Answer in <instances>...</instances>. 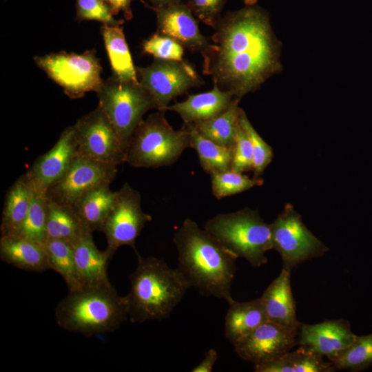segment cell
Returning a JSON list of instances; mask_svg holds the SVG:
<instances>
[{"mask_svg":"<svg viewBox=\"0 0 372 372\" xmlns=\"http://www.w3.org/2000/svg\"><path fill=\"white\" fill-rule=\"evenodd\" d=\"M214 28L201 55L203 74L220 89L241 99L281 70L280 43L261 7L249 4L228 12Z\"/></svg>","mask_w":372,"mask_h":372,"instance_id":"obj_1","label":"cell"},{"mask_svg":"<svg viewBox=\"0 0 372 372\" xmlns=\"http://www.w3.org/2000/svg\"><path fill=\"white\" fill-rule=\"evenodd\" d=\"M44 246L50 269L61 276L68 291L81 289L76 277L73 245L63 240L48 239Z\"/></svg>","mask_w":372,"mask_h":372,"instance_id":"obj_30","label":"cell"},{"mask_svg":"<svg viewBox=\"0 0 372 372\" xmlns=\"http://www.w3.org/2000/svg\"><path fill=\"white\" fill-rule=\"evenodd\" d=\"M0 258L25 271L43 272L50 269L44 245L19 236H1Z\"/></svg>","mask_w":372,"mask_h":372,"instance_id":"obj_21","label":"cell"},{"mask_svg":"<svg viewBox=\"0 0 372 372\" xmlns=\"http://www.w3.org/2000/svg\"><path fill=\"white\" fill-rule=\"evenodd\" d=\"M204 229L238 258L255 267L267 262L265 253L273 249L270 225L257 209L246 207L220 214L208 220Z\"/></svg>","mask_w":372,"mask_h":372,"instance_id":"obj_6","label":"cell"},{"mask_svg":"<svg viewBox=\"0 0 372 372\" xmlns=\"http://www.w3.org/2000/svg\"><path fill=\"white\" fill-rule=\"evenodd\" d=\"M48 207V198L46 193L37 191L32 187V198L29 211L22 225L13 236H19L44 245L46 241Z\"/></svg>","mask_w":372,"mask_h":372,"instance_id":"obj_31","label":"cell"},{"mask_svg":"<svg viewBox=\"0 0 372 372\" xmlns=\"http://www.w3.org/2000/svg\"><path fill=\"white\" fill-rule=\"evenodd\" d=\"M235 98L230 92L223 90L214 84L210 91L189 95L185 101L169 105L166 110L178 113L185 123H194L219 116Z\"/></svg>","mask_w":372,"mask_h":372,"instance_id":"obj_20","label":"cell"},{"mask_svg":"<svg viewBox=\"0 0 372 372\" xmlns=\"http://www.w3.org/2000/svg\"><path fill=\"white\" fill-rule=\"evenodd\" d=\"M146 1H147L152 5V6H149L145 4L146 6L151 7V8H158L167 7V6H170L178 4V3H184L183 2L184 0H146Z\"/></svg>","mask_w":372,"mask_h":372,"instance_id":"obj_41","label":"cell"},{"mask_svg":"<svg viewBox=\"0 0 372 372\" xmlns=\"http://www.w3.org/2000/svg\"><path fill=\"white\" fill-rule=\"evenodd\" d=\"M54 315L59 327L85 336L113 332L128 318L125 297L111 283L69 291Z\"/></svg>","mask_w":372,"mask_h":372,"instance_id":"obj_4","label":"cell"},{"mask_svg":"<svg viewBox=\"0 0 372 372\" xmlns=\"http://www.w3.org/2000/svg\"><path fill=\"white\" fill-rule=\"evenodd\" d=\"M240 99L235 98L229 107L219 116L192 123L207 138L224 146H234L238 124Z\"/></svg>","mask_w":372,"mask_h":372,"instance_id":"obj_29","label":"cell"},{"mask_svg":"<svg viewBox=\"0 0 372 372\" xmlns=\"http://www.w3.org/2000/svg\"><path fill=\"white\" fill-rule=\"evenodd\" d=\"M211 180L212 194L218 199L261 186L264 183L261 177L250 178L231 169L211 174Z\"/></svg>","mask_w":372,"mask_h":372,"instance_id":"obj_33","label":"cell"},{"mask_svg":"<svg viewBox=\"0 0 372 372\" xmlns=\"http://www.w3.org/2000/svg\"><path fill=\"white\" fill-rule=\"evenodd\" d=\"M273 249L282 260L283 267L289 270L299 264L323 256L329 248L302 220L293 206L288 203L276 220L270 224Z\"/></svg>","mask_w":372,"mask_h":372,"instance_id":"obj_9","label":"cell"},{"mask_svg":"<svg viewBox=\"0 0 372 372\" xmlns=\"http://www.w3.org/2000/svg\"><path fill=\"white\" fill-rule=\"evenodd\" d=\"M103 1L108 2L109 0H103Z\"/></svg>","mask_w":372,"mask_h":372,"instance_id":"obj_42","label":"cell"},{"mask_svg":"<svg viewBox=\"0 0 372 372\" xmlns=\"http://www.w3.org/2000/svg\"><path fill=\"white\" fill-rule=\"evenodd\" d=\"M336 369L329 360L303 346L267 362L254 365L256 372H332Z\"/></svg>","mask_w":372,"mask_h":372,"instance_id":"obj_25","label":"cell"},{"mask_svg":"<svg viewBox=\"0 0 372 372\" xmlns=\"http://www.w3.org/2000/svg\"><path fill=\"white\" fill-rule=\"evenodd\" d=\"M218 360V353L214 348L205 353L203 360L194 369L192 372H211Z\"/></svg>","mask_w":372,"mask_h":372,"instance_id":"obj_39","label":"cell"},{"mask_svg":"<svg viewBox=\"0 0 372 372\" xmlns=\"http://www.w3.org/2000/svg\"><path fill=\"white\" fill-rule=\"evenodd\" d=\"M96 92L99 105L111 121L126 151L144 114L156 109L152 97L138 81L124 80L114 75L103 80Z\"/></svg>","mask_w":372,"mask_h":372,"instance_id":"obj_7","label":"cell"},{"mask_svg":"<svg viewBox=\"0 0 372 372\" xmlns=\"http://www.w3.org/2000/svg\"><path fill=\"white\" fill-rule=\"evenodd\" d=\"M103 184L83 194L72 208L87 229L92 233L100 231L116 198L117 191Z\"/></svg>","mask_w":372,"mask_h":372,"instance_id":"obj_24","label":"cell"},{"mask_svg":"<svg viewBox=\"0 0 372 372\" xmlns=\"http://www.w3.org/2000/svg\"><path fill=\"white\" fill-rule=\"evenodd\" d=\"M152 219V216L142 209L138 191L125 183L117 191L115 202L101 229L105 235L107 247L105 250L110 258L123 245L130 246L136 256H140L136 240L145 225Z\"/></svg>","mask_w":372,"mask_h":372,"instance_id":"obj_10","label":"cell"},{"mask_svg":"<svg viewBox=\"0 0 372 372\" xmlns=\"http://www.w3.org/2000/svg\"><path fill=\"white\" fill-rule=\"evenodd\" d=\"M226 0H184L197 19L214 28L220 18Z\"/></svg>","mask_w":372,"mask_h":372,"instance_id":"obj_38","label":"cell"},{"mask_svg":"<svg viewBox=\"0 0 372 372\" xmlns=\"http://www.w3.org/2000/svg\"><path fill=\"white\" fill-rule=\"evenodd\" d=\"M260 298L268 320L299 329L301 322L296 316V305L291 287V270L282 268Z\"/></svg>","mask_w":372,"mask_h":372,"instance_id":"obj_19","label":"cell"},{"mask_svg":"<svg viewBox=\"0 0 372 372\" xmlns=\"http://www.w3.org/2000/svg\"><path fill=\"white\" fill-rule=\"evenodd\" d=\"M136 70L138 81L149 93L158 111H165L173 99L189 89L204 84L194 68L183 60L154 58L149 65Z\"/></svg>","mask_w":372,"mask_h":372,"instance_id":"obj_11","label":"cell"},{"mask_svg":"<svg viewBox=\"0 0 372 372\" xmlns=\"http://www.w3.org/2000/svg\"><path fill=\"white\" fill-rule=\"evenodd\" d=\"M356 337L349 321L344 319L324 320L314 324L301 323L298 345L329 360L349 347Z\"/></svg>","mask_w":372,"mask_h":372,"instance_id":"obj_17","label":"cell"},{"mask_svg":"<svg viewBox=\"0 0 372 372\" xmlns=\"http://www.w3.org/2000/svg\"><path fill=\"white\" fill-rule=\"evenodd\" d=\"M137 258L125 296L128 318L132 323L167 318L191 286L178 268L169 267L163 260Z\"/></svg>","mask_w":372,"mask_h":372,"instance_id":"obj_3","label":"cell"},{"mask_svg":"<svg viewBox=\"0 0 372 372\" xmlns=\"http://www.w3.org/2000/svg\"><path fill=\"white\" fill-rule=\"evenodd\" d=\"M87 231L72 207L48 199L46 240H60L73 245Z\"/></svg>","mask_w":372,"mask_h":372,"instance_id":"obj_27","label":"cell"},{"mask_svg":"<svg viewBox=\"0 0 372 372\" xmlns=\"http://www.w3.org/2000/svg\"><path fill=\"white\" fill-rule=\"evenodd\" d=\"M238 121L251 143L254 178H260L273 159V149L257 132L241 108Z\"/></svg>","mask_w":372,"mask_h":372,"instance_id":"obj_34","label":"cell"},{"mask_svg":"<svg viewBox=\"0 0 372 372\" xmlns=\"http://www.w3.org/2000/svg\"><path fill=\"white\" fill-rule=\"evenodd\" d=\"M228 304L225 335L232 344L268 320L261 298L242 302L234 300Z\"/></svg>","mask_w":372,"mask_h":372,"instance_id":"obj_22","label":"cell"},{"mask_svg":"<svg viewBox=\"0 0 372 372\" xmlns=\"http://www.w3.org/2000/svg\"><path fill=\"white\" fill-rule=\"evenodd\" d=\"M155 12L157 32L169 36L184 48L202 54L210 43L199 29L196 17L184 3L164 8H151Z\"/></svg>","mask_w":372,"mask_h":372,"instance_id":"obj_16","label":"cell"},{"mask_svg":"<svg viewBox=\"0 0 372 372\" xmlns=\"http://www.w3.org/2000/svg\"><path fill=\"white\" fill-rule=\"evenodd\" d=\"M299 329L267 320L234 344L236 353L254 365L273 360L298 345Z\"/></svg>","mask_w":372,"mask_h":372,"instance_id":"obj_14","label":"cell"},{"mask_svg":"<svg viewBox=\"0 0 372 372\" xmlns=\"http://www.w3.org/2000/svg\"><path fill=\"white\" fill-rule=\"evenodd\" d=\"M178 269L203 296L232 302L231 284L238 258L214 236L190 218H185L173 236Z\"/></svg>","mask_w":372,"mask_h":372,"instance_id":"obj_2","label":"cell"},{"mask_svg":"<svg viewBox=\"0 0 372 372\" xmlns=\"http://www.w3.org/2000/svg\"><path fill=\"white\" fill-rule=\"evenodd\" d=\"M121 25L122 24H103L101 27L102 37L113 75L124 80L138 81Z\"/></svg>","mask_w":372,"mask_h":372,"instance_id":"obj_26","label":"cell"},{"mask_svg":"<svg viewBox=\"0 0 372 372\" xmlns=\"http://www.w3.org/2000/svg\"><path fill=\"white\" fill-rule=\"evenodd\" d=\"M231 169L240 173L253 170L251 143L239 121L236 133Z\"/></svg>","mask_w":372,"mask_h":372,"instance_id":"obj_37","label":"cell"},{"mask_svg":"<svg viewBox=\"0 0 372 372\" xmlns=\"http://www.w3.org/2000/svg\"><path fill=\"white\" fill-rule=\"evenodd\" d=\"M117 166L77 154L65 174L48 188L46 196L56 203L72 207L87 191L110 184L116 176Z\"/></svg>","mask_w":372,"mask_h":372,"instance_id":"obj_13","label":"cell"},{"mask_svg":"<svg viewBox=\"0 0 372 372\" xmlns=\"http://www.w3.org/2000/svg\"><path fill=\"white\" fill-rule=\"evenodd\" d=\"M76 156L77 142L72 125L61 132L52 148L39 156L25 174L35 190L46 193L65 174Z\"/></svg>","mask_w":372,"mask_h":372,"instance_id":"obj_15","label":"cell"},{"mask_svg":"<svg viewBox=\"0 0 372 372\" xmlns=\"http://www.w3.org/2000/svg\"><path fill=\"white\" fill-rule=\"evenodd\" d=\"M36 64L71 99L99 88L102 67L94 51L59 52L34 57Z\"/></svg>","mask_w":372,"mask_h":372,"instance_id":"obj_8","label":"cell"},{"mask_svg":"<svg viewBox=\"0 0 372 372\" xmlns=\"http://www.w3.org/2000/svg\"><path fill=\"white\" fill-rule=\"evenodd\" d=\"M133 0H109L108 5L110 7L113 15L123 12L125 19L130 20L132 18L131 3Z\"/></svg>","mask_w":372,"mask_h":372,"instance_id":"obj_40","label":"cell"},{"mask_svg":"<svg viewBox=\"0 0 372 372\" xmlns=\"http://www.w3.org/2000/svg\"><path fill=\"white\" fill-rule=\"evenodd\" d=\"M189 132L190 147L198 153L203 170L211 175L231 169L234 145H219L203 136L192 123H185Z\"/></svg>","mask_w":372,"mask_h":372,"instance_id":"obj_28","label":"cell"},{"mask_svg":"<svg viewBox=\"0 0 372 372\" xmlns=\"http://www.w3.org/2000/svg\"><path fill=\"white\" fill-rule=\"evenodd\" d=\"M190 147L185 124L175 130L163 112L150 114L134 132L126 148L125 163L135 167L158 168L174 163Z\"/></svg>","mask_w":372,"mask_h":372,"instance_id":"obj_5","label":"cell"},{"mask_svg":"<svg viewBox=\"0 0 372 372\" xmlns=\"http://www.w3.org/2000/svg\"><path fill=\"white\" fill-rule=\"evenodd\" d=\"M77 154L101 163H125V149L111 121L98 106L74 125Z\"/></svg>","mask_w":372,"mask_h":372,"instance_id":"obj_12","label":"cell"},{"mask_svg":"<svg viewBox=\"0 0 372 372\" xmlns=\"http://www.w3.org/2000/svg\"><path fill=\"white\" fill-rule=\"evenodd\" d=\"M335 369L358 371L372 365V333L356 337L347 349L329 360Z\"/></svg>","mask_w":372,"mask_h":372,"instance_id":"obj_32","label":"cell"},{"mask_svg":"<svg viewBox=\"0 0 372 372\" xmlns=\"http://www.w3.org/2000/svg\"><path fill=\"white\" fill-rule=\"evenodd\" d=\"M144 53L156 59L183 61L184 47L174 39L156 32L142 44Z\"/></svg>","mask_w":372,"mask_h":372,"instance_id":"obj_35","label":"cell"},{"mask_svg":"<svg viewBox=\"0 0 372 372\" xmlns=\"http://www.w3.org/2000/svg\"><path fill=\"white\" fill-rule=\"evenodd\" d=\"M73 250L76 277L81 288L110 283L107 265L111 258L105 250L101 251L95 245L92 232H86L73 245Z\"/></svg>","mask_w":372,"mask_h":372,"instance_id":"obj_18","label":"cell"},{"mask_svg":"<svg viewBox=\"0 0 372 372\" xmlns=\"http://www.w3.org/2000/svg\"><path fill=\"white\" fill-rule=\"evenodd\" d=\"M76 16L79 20L97 21L103 24H123L116 20L108 3L103 0H76Z\"/></svg>","mask_w":372,"mask_h":372,"instance_id":"obj_36","label":"cell"},{"mask_svg":"<svg viewBox=\"0 0 372 372\" xmlns=\"http://www.w3.org/2000/svg\"><path fill=\"white\" fill-rule=\"evenodd\" d=\"M32 198V187L25 174L19 177L8 188L1 214V236L16 234L29 211Z\"/></svg>","mask_w":372,"mask_h":372,"instance_id":"obj_23","label":"cell"}]
</instances>
